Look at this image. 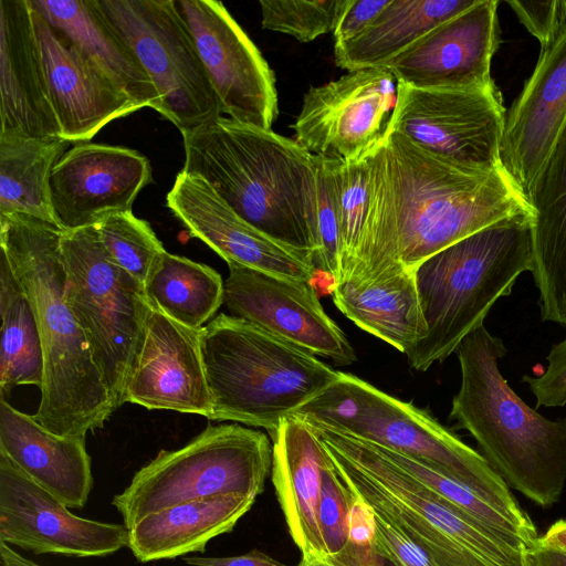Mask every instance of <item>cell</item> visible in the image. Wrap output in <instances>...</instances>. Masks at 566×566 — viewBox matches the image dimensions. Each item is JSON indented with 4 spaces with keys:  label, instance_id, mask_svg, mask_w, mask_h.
<instances>
[{
    "label": "cell",
    "instance_id": "obj_22",
    "mask_svg": "<svg viewBox=\"0 0 566 566\" xmlns=\"http://www.w3.org/2000/svg\"><path fill=\"white\" fill-rule=\"evenodd\" d=\"M201 329L186 327L150 305L143 344L125 402L208 419L212 399L200 344Z\"/></svg>",
    "mask_w": 566,
    "mask_h": 566
},
{
    "label": "cell",
    "instance_id": "obj_16",
    "mask_svg": "<svg viewBox=\"0 0 566 566\" xmlns=\"http://www.w3.org/2000/svg\"><path fill=\"white\" fill-rule=\"evenodd\" d=\"M125 524L77 516L0 452V542L34 554L101 557L128 545Z\"/></svg>",
    "mask_w": 566,
    "mask_h": 566
},
{
    "label": "cell",
    "instance_id": "obj_39",
    "mask_svg": "<svg viewBox=\"0 0 566 566\" xmlns=\"http://www.w3.org/2000/svg\"><path fill=\"white\" fill-rule=\"evenodd\" d=\"M356 501L329 460L322 473L318 522L326 556L340 553L349 542L350 513Z\"/></svg>",
    "mask_w": 566,
    "mask_h": 566
},
{
    "label": "cell",
    "instance_id": "obj_50",
    "mask_svg": "<svg viewBox=\"0 0 566 566\" xmlns=\"http://www.w3.org/2000/svg\"><path fill=\"white\" fill-rule=\"evenodd\" d=\"M301 566H335L327 556H306L302 557Z\"/></svg>",
    "mask_w": 566,
    "mask_h": 566
},
{
    "label": "cell",
    "instance_id": "obj_42",
    "mask_svg": "<svg viewBox=\"0 0 566 566\" xmlns=\"http://www.w3.org/2000/svg\"><path fill=\"white\" fill-rule=\"evenodd\" d=\"M545 371L538 377L523 376L536 398V408L566 405V336L555 344L547 357Z\"/></svg>",
    "mask_w": 566,
    "mask_h": 566
},
{
    "label": "cell",
    "instance_id": "obj_31",
    "mask_svg": "<svg viewBox=\"0 0 566 566\" xmlns=\"http://www.w3.org/2000/svg\"><path fill=\"white\" fill-rule=\"evenodd\" d=\"M71 144L55 136L0 133V214L21 213L55 223L50 179Z\"/></svg>",
    "mask_w": 566,
    "mask_h": 566
},
{
    "label": "cell",
    "instance_id": "obj_6",
    "mask_svg": "<svg viewBox=\"0 0 566 566\" xmlns=\"http://www.w3.org/2000/svg\"><path fill=\"white\" fill-rule=\"evenodd\" d=\"M532 270V212L486 227L421 262L415 274L428 333L406 355L409 365L426 371L455 353Z\"/></svg>",
    "mask_w": 566,
    "mask_h": 566
},
{
    "label": "cell",
    "instance_id": "obj_41",
    "mask_svg": "<svg viewBox=\"0 0 566 566\" xmlns=\"http://www.w3.org/2000/svg\"><path fill=\"white\" fill-rule=\"evenodd\" d=\"M371 548L390 566H434L427 554L396 526L374 513Z\"/></svg>",
    "mask_w": 566,
    "mask_h": 566
},
{
    "label": "cell",
    "instance_id": "obj_8",
    "mask_svg": "<svg viewBox=\"0 0 566 566\" xmlns=\"http://www.w3.org/2000/svg\"><path fill=\"white\" fill-rule=\"evenodd\" d=\"M416 459L473 490L538 537L509 485L484 457L429 412L348 373L295 413Z\"/></svg>",
    "mask_w": 566,
    "mask_h": 566
},
{
    "label": "cell",
    "instance_id": "obj_18",
    "mask_svg": "<svg viewBox=\"0 0 566 566\" xmlns=\"http://www.w3.org/2000/svg\"><path fill=\"white\" fill-rule=\"evenodd\" d=\"M497 0H476L442 22L384 67L401 83L422 90H476L492 85L499 46Z\"/></svg>",
    "mask_w": 566,
    "mask_h": 566
},
{
    "label": "cell",
    "instance_id": "obj_13",
    "mask_svg": "<svg viewBox=\"0 0 566 566\" xmlns=\"http://www.w3.org/2000/svg\"><path fill=\"white\" fill-rule=\"evenodd\" d=\"M398 83L385 67L360 69L311 87L293 124L295 140L310 154L349 163L386 138Z\"/></svg>",
    "mask_w": 566,
    "mask_h": 566
},
{
    "label": "cell",
    "instance_id": "obj_14",
    "mask_svg": "<svg viewBox=\"0 0 566 566\" xmlns=\"http://www.w3.org/2000/svg\"><path fill=\"white\" fill-rule=\"evenodd\" d=\"M219 101L222 115L271 129L279 114L275 77L226 7L214 0H175Z\"/></svg>",
    "mask_w": 566,
    "mask_h": 566
},
{
    "label": "cell",
    "instance_id": "obj_2",
    "mask_svg": "<svg viewBox=\"0 0 566 566\" xmlns=\"http://www.w3.org/2000/svg\"><path fill=\"white\" fill-rule=\"evenodd\" d=\"M63 231L28 214H0L1 253L31 302L42 343L41 400L32 416L54 434L85 439L115 409L66 302Z\"/></svg>",
    "mask_w": 566,
    "mask_h": 566
},
{
    "label": "cell",
    "instance_id": "obj_26",
    "mask_svg": "<svg viewBox=\"0 0 566 566\" xmlns=\"http://www.w3.org/2000/svg\"><path fill=\"white\" fill-rule=\"evenodd\" d=\"M533 279L545 322L566 326V122L527 198Z\"/></svg>",
    "mask_w": 566,
    "mask_h": 566
},
{
    "label": "cell",
    "instance_id": "obj_20",
    "mask_svg": "<svg viewBox=\"0 0 566 566\" xmlns=\"http://www.w3.org/2000/svg\"><path fill=\"white\" fill-rule=\"evenodd\" d=\"M31 15L50 102L62 138L72 144L87 143L109 122L142 108L102 67L61 36L32 7Z\"/></svg>",
    "mask_w": 566,
    "mask_h": 566
},
{
    "label": "cell",
    "instance_id": "obj_33",
    "mask_svg": "<svg viewBox=\"0 0 566 566\" xmlns=\"http://www.w3.org/2000/svg\"><path fill=\"white\" fill-rule=\"evenodd\" d=\"M0 394L43 382V350L39 327L29 297L6 255L0 254Z\"/></svg>",
    "mask_w": 566,
    "mask_h": 566
},
{
    "label": "cell",
    "instance_id": "obj_29",
    "mask_svg": "<svg viewBox=\"0 0 566 566\" xmlns=\"http://www.w3.org/2000/svg\"><path fill=\"white\" fill-rule=\"evenodd\" d=\"M333 301L359 328L406 355L427 336L415 271L361 284L340 281L333 287Z\"/></svg>",
    "mask_w": 566,
    "mask_h": 566
},
{
    "label": "cell",
    "instance_id": "obj_17",
    "mask_svg": "<svg viewBox=\"0 0 566 566\" xmlns=\"http://www.w3.org/2000/svg\"><path fill=\"white\" fill-rule=\"evenodd\" d=\"M148 159L137 150L78 143L57 161L50 179L55 223L63 230L98 224L114 212H129L151 182Z\"/></svg>",
    "mask_w": 566,
    "mask_h": 566
},
{
    "label": "cell",
    "instance_id": "obj_40",
    "mask_svg": "<svg viewBox=\"0 0 566 566\" xmlns=\"http://www.w3.org/2000/svg\"><path fill=\"white\" fill-rule=\"evenodd\" d=\"M506 3L518 21L539 42L541 49L548 45L566 24V0H507Z\"/></svg>",
    "mask_w": 566,
    "mask_h": 566
},
{
    "label": "cell",
    "instance_id": "obj_37",
    "mask_svg": "<svg viewBox=\"0 0 566 566\" xmlns=\"http://www.w3.org/2000/svg\"><path fill=\"white\" fill-rule=\"evenodd\" d=\"M339 164L340 161L315 157L318 250L314 264L316 270L332 279L334 285L342 280Z\"/></svg>",
    "mask_w": 566,
    "mask_h": 566
},
{
    "label": "cell",
    "instance_id": "obj_7",
    "mask_svg": "<svg viewBox=\"0 0 566 566\" xmlns=\"http://www.w3.org/2000/svg\"><path fill=\"white\" fill-rule=\"evenodd\" d=\"M201 355L212 399L210 420H231L272 434L326 390L338 373L254 324L220 314L201 328Z\"/></svg>",
    "mask_w": 566,
    "mask_h": 566
},
{
    "label": "cell",
    "instance_id": "obj_9",
    "mask_svg": "<svg viewBox=\"0 0 566 566\" xmlns=\"http://www.w3.org/2000/svg\"><path fill=\"white\" fill-rule=\"evenodd\" d=\"M265 433L237 423L208 426L180 449L160 451L140 468L112 504L129 530L170 506L214 496L255 497L272 471Z\"/></svg>",
    "mask_w": 566,
    "mask_h": 566
},
{
    "label": "cell",
    "instance_id": "obj_30",
    "mask_svg": "<svg viewBox=\"0 0 566 566\" xmlns=\"http://www.w3.org/2000/svg\"><path fill=\"white\" fill-rule=\"evenodd\" d=\"M476 0H389L374 21L355 38L335 44V63L348 72L384 67L442 22Z\"/></svg>",
    "mask_w": 566,
    "mask_h": 566
},
{
    "label": "cell",
    "instance_id": "obj_12",
    "mask_svg": "<svg viewBox=\"0 0 566 566\" xmlns=\"http://www.w3.org/2000/svg\"><path fill=\"white\" fill-rule=\"evenodd\" d=\"M505 116L495 83L476 90H422L398 83L389 130L453 164L493 172L502 168Z\"/></svg>",
    "mask_w": 566,
    "mask_h": 566
},
{
    "label": "cell",
    "instance_id": "obj_19",
    "mask_svg": "<svg viewBox=\"0 0 566 566\" xmlns=\"http://www.w3.org/2000/svg\"><path fill=\"white\" fill-rule=\"evenodd\" d=\"M167 207L227 263H238L275 276L312 282L311 254L268 237L238 216L201 177L181 170L168 191Z\"/></svg>",
    "mask_w": 566,
    "mask_h": 566
},
{
    "label": "cell",
    "instance_id": "obj_48",
    "mask_svg": "<svg viewBox=\"0 0 566 566\" xmlns=\"http://www.w3.org/2000/svg\"><path fill=\"white\" fill-rule=\"evenodd\" d=\"M533 566H566V554L537 545L531 552Z\"/></svg>",
    "mask_w": 566,
    "mask_h": 566
},
{
    "label": "cell",
    "instance_id": "obj_45",
    "mask_svg": "<svg viewBox=\"0 0 566 566\" xmlns=\"http://www.w3.org/2000/svg\"><path fill=\"white\" fill-rule=\"evenodd\" d=\"M328 559L335 566H390L371 548L370 544L363 545L352 541L340 553Z\"/></svg>",
    "mask_w": 566,
    "mask_h": 566
},
{
    "label": "cell",
    "instance_id": "obj_11",
    "mask_svg": "<svg viewBox=\"0 0 566 566\" xmlns=\"http://www.w3.org/2000/svg\"><path fill=\"white\" fill-rule=\"evenodd\" d=\"M151 78L158 113L182 134L222 115L175 0H96Z\"/></svg>",
    "mask_w": 566,
    "mask_h": 566
},
{
    "label": "cell",
    "instance_id": "obj_15",
    "mask_svg": "<svg viewBox=\"0 0 566 566\" xmlns=\"http://www.w3.org/2000/svg\"><path fill=\"white\" fill-rule=\"evenodd\" d=\"M223 304L231 315L313 355L350 365L357 357L348 338L327 315L312 282L228 263Z\"/></svg>",
    "mask_w": 566,
    "mask_h": 566
},
{
    "label": "cell",
    "instance_id": "obj_32",
    "mask_svg": "<svg viewBox=\"0 0 566 566\" xmlns=\"http://www.w3.org/2000/svg\"><path fill=\"white\" fill-rule=\"evenodd\" d=\"M144 290L149 304L179 324L201 329L223 304L224 283L212 268L164 251Z\"/></svg>",
    "mask_w": 566,
    "mask_h": 566
},
{
    "label": "cell",
    "instance_id": "obj_27",
    "mask_svg": "<svg viewBox=\"0 0 566 566\" xmlns=\"http://www.w3.org/2000/svg\"><path fill=\"white\" fill-rule=\"evenodd\" d=\"M67 42L102 67L142 108L158 112L157 90L96 0H29Z\"/></svg>",
    "mask_w": 566,
    "mask_h": 566
},
{
    "label": "cell",
    "instance_id": "obj_51",
    "mask_svg": "<svg viewBox=\"0 0 566 566\" xmlns=\"http://www.w3.org/2000/svg\"><path fill=\"white\" fill-rule=\"evenodd\" d=\"M300 566H301V564H300Z\"/></svg>",
    "mask_w": 566,
    "mask_h": 566
},
{
    "label": "cell",
    "instance_id": "obj_10",
    "mask_svg": "<svg viewBox=\"0 0 566 566\" xmlns=\"http://www.w3.org/2000/svg\"><path fill=\"white\" fill-rule=\"evenodd\" d=\"M61 248L66 302L116 410L125 403L150 304L144 285L111 260L96 226L64 230Z\"/></svg>",
    "mask_w": 566,
    "mask_h": 566
},
{
    "label": "cell",
    "instance_id": "obj_36",
    "mask_svg": "<svg viewBox=\"0 0 566 566\" xmlns=\"http://www.w3.org/2000/svg\"><path fill=\"white\" fill-rule=\"evenodd\" d=\"M263 29L311 42L334 32L347 0H261Z\"/></svg>",
    "mask_w": 566,
    "mask_h": 566
},
{
    "label": "cell",
    "instance_id": "obj_44",
    "mask_svg": "<svg viewBox=\"0 0 566 566\" xmlns=\"http://www.w3.org/2000/svg\"><path fill=\"white\" fill-rule=\"evenodd\" d=\"M182 560L189 566H290L283 564L270 555L259 551L252 549L245 554L226 557H202L189 556L181 557ZM296 566H300L296 565Z\"/></svg>",
    "mask_w": 566,
    "mask_h": 566
},
{
    "label": "cell",
    "instance_id": "obj_43",
    "mask_svg": "<svg viewBox=\"0 0 566 566\" xmlns=\"http://www.w3.org/2000/svg\"><path fill=\"white\" fill-rule=\"evenodd\" d=\"M389 3V0H347L334 30L335 44L363 32Z\"/></svg>",
    "mask_w": 566,
    "mask_h": 566
},
{
    "label": "cell",
    "instance_id": "obj_47",
    "mask_svg": "<svg viewBox=\"0 0 566 566\" xmlns=\"http://www.w3.org/2000/svg\"><path fill=\"white\" fill-rule=\"evenodd\" d=\"M538 545L566 554V520H558L539 536Z\"/></svg>",
    "mask_w": 566,
    "mask_h": 566
},
{
    "label": "cell",
    "instance_id": "obj_25",
    "mask_svg": "<svg viewBox=\"0 0 566 566\" xmlns=\"http://www.w3.org/2000/svg\"><path fill=\"white\" fill-rule=\"evenodd\" d=\"M0 452L69 509L87 503L93 475L85 439L52 433L4 397L0 399Z\"/></svg>",
    "mask_w": 566,
    "mask_h": 566
},
{
    "label": "cell",
    "instance_id": "obj_23",
    "mask_svg": "<svg viewBox=\"0 0 566 566\" xmlns=\"http://www.w3.org/2000/svg\"><path fill=\"white\" fill-rule=\"evenodd\" d=\"M0 133L61 137L29 0H0Z\"/></svg>",
    "mask_w": 566,
    "mask_h": 566
},
{
    "label": "cell",
    "instance_id": "obj_24",
    "mask_svg": "<svg viewBox=\"0 0 566 566\" xmlns=\"http://www.w3.org/2000/svg\"><path fill=\"white\" fill-rule=\"evenodd\" d=\"M272 439V482L289 533L306 556H326L318 505L323 469L329 454L300 416L281 421Z\"/></svg>",
    "mask_w": 566,
    "mask_h": 566
},
{
    "label": "cell",
    "instance_id": "obj_1",
    "mask_svg": "<svg viewBox=\"0 0 566 566\" xmlns=\"http://www.w3.org/2000/svg\"><path fill=\"white\" fill-rule=\"evenodd\" d=\"M368 211L342 281L415 271L429 256L504 219L532 212L503 168L469 169L389 130L369 155Z\"/></svg>",
    "mask_w": 566,
    "mask_h": 566
},
{
    "label": "cell",
    "instance_id": "obj_46",
    "mask_svg": "<svg viewBox=\"0 0 566 566\" xmlns=\"http://www.w3.org/2000/svg\"><path fill=\"white\" fill-rule=\"evenodd\" d=\"M373 511L365 503L356 499L350 513L349 541L357 544L368 545L373 537Z\"/></svg>",
    "mask_w": 566,
    "mask_h": 566
},
{
    "label": "cell",
    "instance_id": "obj_5",
    "mask_svg": "<svg viewBox=\"0 0 566 566\" xmlns=\"http://www.w3.org/2000/svg\"><path fill=\"white\" fill-rule=\"evenodd\" d=\"M303 419L355 497L402 532L434 566H533L528 551L446 503L375 443Z\"/></svg>",
    "mask_w": 566,
    "mask_h": 566
},
{
    "label": "cell",
    "instance_id": "obj_4",
    "mask_svg": "<svg viewBox=\"0 0 566 566\" xmlns=\"http://www.w3.org/2000/svg\"><path fill=\"white\" fill-rule=\"evenodd\" d=\"M455 354L461 385L449 418L509 486L542 507L554 505L566 485V417L549 420L516 395L499 369L506 347L484 324Z\"/></svg>",
    "mask_w": 566,
    "mask_h": 566
},
{
    "label": "cell",
    "instance_id": "obj_21",
    "mask_svg": "<svg viewBox=\"0 0 566 566\" xmlns=\"http://www.w3.org/2000/svg\"><path fill=\"white\" fill-rule=\"evenodd\" d=\"M566 122V24L541 53L506 112L501 166L527 201Z\"/></svg>",
    "mask_w": 566,
    "mask_h": 566
},
{
    "label": "cell",
    "instance_id": "obj_35",
    "mask_svg": "<svg viewBox=\"0 0 566 566\" xmlns=\"http://www.w3.org/2000/svg\"><path fill=\"white\" fill-rule=\"evenodd\" d=\"M96 227L111 260L144 285L166 251L151 227L132 211L111 213Z\"/></svg>",
    "mask_w": 566,
    "mask_h": 566
},
{
    "label": "cell",
    "instance_id": "obj_28",
    "mask_svg": "<svg viewBox=\"0 0 566 566\" xmlns=\"http://www.w3.org/2000/svg\"><path fill=\"white\" fill-rule=\"evenodd\" d=\"M254 501L252 496L222 495L170 506L130 527L127 547L140 563L205 552L212 538L234 528Z\"/></svg>",
    "mask_w": 566,
    "mask_h": 566
},
{
    "label": "cell",
    "instance_id": "obj_38",
    "mask_svg": "<svg viewBox=\"0 0 566 566\" xmlns=\"http://www.w3.org/2000/svg\"><path fill=\"white\" fill-rule=\"evenodd\" d=\"M368 155L349 163L340 161L338 168L342 279L353 264L364 235L368 211Z\"/></svg>",
    "mask_w": 566,
    "mask_h": 566
},
{
    "label": "cell",
    "instance_id": "obj_49",
    "mask_svg": "<svg viewBox=\"0 0 566 566\" xmlns=\"http://www.w3.org/2000/svg\"><path fill=\"white\" fill-rule=\"evenodd\" d=\"M0 566H41L22 556L10 545L0 542Z\"/></svg>",
    "mask_w": 566,
    "mask_h": 566
},
{
    "label": "cell",
    "instance_id": "obj_34",
    "mask_svg": "<svg viewBox=\"0 0 566 566\" xmlns=\"http://www.w3.org/2000/svg\"><path fill=\"white\" fill-rule=\"evenodd\" d=\"M376 446L388 459L459 512L528 552L537 547L539 537L528 534L470 488L416 459Z\"/></svg>",
    "mask_w": 566,
    "mask_h": 566
},
{
    "label": "cell",
    "instance_id": "obj_3",
    "mask_svg": "<svg viewBox=\"0 0 566 566\" xmlns=\"http://www.w3.org/2000/svg\"><path fill=\"white\" fill-rule=\"evenodd\" d=\"M185 172L206 180L243 220L315 256V157L295 139L220 116L182 134Z\"/></svg>",
    "mask_w": 566,
    "mask_h": 566
}]
</instances>
